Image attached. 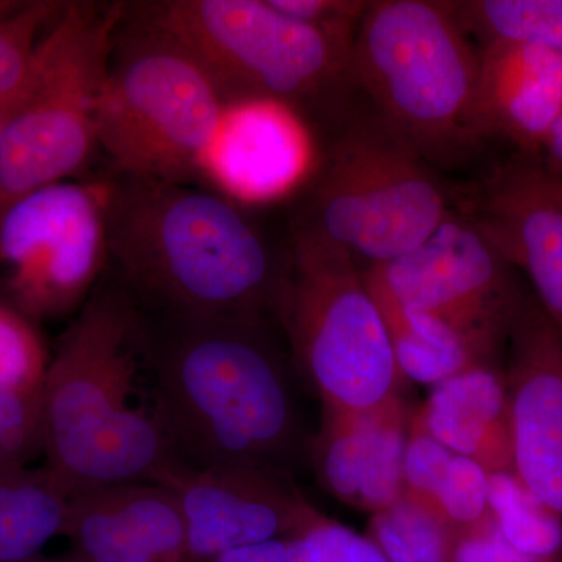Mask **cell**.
I'll return each instance as SVG.
<instances>
[{
	"label": "cell",
	"instance_id": "1",
	"mask_svg": "<svg viewBox=\"0 0 562 562\" xmlns=\"http://www.w3.org/2000/svg\"><path fill=\"white\" fill-rule=\"evenodd\" d=\"M105 276L143 313L276 317L283 260L228 192L109 173Z\"/></svg>",
	"mask_w": 562,
	"mask_h": 562
},
{
	"label": "cell",
	"instance_id": "2",
	"mask_svg": "<svg viewBox=\"0 0 562 562\" xmlns=\"http://www.w3.org/2000/svg\"><path fill=\"white\" fill-rule=\"evenodd\" d=\"M139 316L155 409L180 460L290 473L302 446L301 419L266 321Z\"/></svg>",
	"mask_w": 562,
	"mask_h": 562
},
{
	"label": "cell",
	"instance_id": "3",
	"mask_svg": "<svg viewBox=\"0 0 562 562\" xmlns=\"http://www.w3.org/2000/svg\"><path fill=\"white\" fill-rule=\"evenodd\" d=\"M143 369L138 308L103 276L61 336L41 395L46 469L70 497L155 483L181 461L157 409L132 405Z\"/></svg>",
	"mask_w": 562,
	"mask_h": 562
},
{
	"label": "cell",
	"instance_id": "4",
	"mask_svg": "<svg viewBox=\"0 0 562 562\" xmlns=\"http://www.w3.org/2000/svg\"><path fill=\"white\" fill-rule=\"evenodd\" d=\"M479 70L480 50L453 2L431 0L369 3L347 63L383 124L425 160L454 157L479 140Z\"/></svg>",
	"mask_w": 562,
	"mask_h": 562
},
{
	"label": "cell",
	"instance_id": "5",
	"mask_svg": "<svg viewBox=\"0 0 562 562\" xmlns=\"http://www.w3.org/2000/svg\"><path fill=\"white\" fill-rule=\"evenodd\" d=\"M228 106L190 52L125 2L98 110L110 173L201 180Z\"/></svg>",
	"mask_w": 562,
	"mask_h": 562
},
{
	"label": "cell",
	"instance_id": "6",
	"mask_svg": "<svg viewBox=\"0 0 562 562\" xmlns=\"http://www.w3.org/2000/svg\"><path fill=\"white\" fill-rule=\"evenodd\" d=\"M125 2H68L0 133V216L72 179L98 150V110Z\"/></svg>",
	"mask_w": 562,
	"mask_h": 562
},
{
	"label": "cell",
	"instance_id": "7",
	"mask_svg": "<svg viewBox=\"0 0 562 562\" xmlns=\"http://www.w3.org/2000/svg\"><path fill=\"white\" fill-rule=\"evenodd\" d=\"M276 319L322 406L366 412L401 395L379 303L346 250L291 235Z\"/></svg>",
	"mask_w": 562,
	"mask_h": 562
},
{
	"label": "cell",
	"instance_id": "8",
	"mask_svg": "<svg viewBox=\"0 0 562 562\" xmlns=\"http://www.w3.org/2000/svg\"><path fill=\"white\" fill-rule=\"evenodd\" d=\"M128 9L190 52L228 109L273 103L294 113L347 72L349 46L271 0H150Z\"/></svg>",
	"mask_w": 562,
	"mask_h": 562
},
{
	"label": "cell",
	"instance_id": "9",
	"mask_svg": "<svg viewBox=\"0 0 562 562\" xmlns=\"http://www.w3.org/2000/svg\"><path fill=\"white\" fill-rule=\"evenodd\" d=\"M308 194L292 235L331 244L371 266L416 249L450 214L425 158L383 122L339 139Z\"/></svg>",
	"mask_w": 562,
	"mask_h": 562
},
{
	"label": "cell",
	"instance_id": "10",
	"mask_svg": "<svg viewBox=\"0 0 562 562\" xmlns=\"http://www.w3.org/2000/svg\"><path fill=\"white\" fill-rule=\"evenodd\" d=\"M106 261L105 179L58 181L0 216V290L29 319L79 313Z\"/></svg>",
	"mask_w": 562,
	"mask_h": 562
},
{
	"label": "cell",
	"instance_id": "11",
	"mask_svg": "<svg viewBox=\"0 0 562 562\" xmlns=\"http://www.w3.org/2000/svg\"><path fill=\"white\" fill-rule=\"evenodd\" d=\"M513 266L472 220L447 217L416 249L364 271L369 286L460 331L494 364L527 295Z\"/></svg>",
	"mask_w": 562,
	"mask_h": 562
},
{
	"label": "cell",
	"instance_id": "12",
	"mask_svg": "<svg viewBox=\"0 0 562 562\" xmlns=\"http://www.w3.org/2000/svg\"><path fill=\"white\" fill-rule=\"evenodd\" d=\"M155 484L179 505L188 562H211L231 550L283 539L312 506L290 473L271 469L194 468L180 461Z\"/></svg>",
	"mask_w": 562,
	"mask_h": 562
},
{
	"label": "cell",
	"instance_id": "13",
	"mask_svg": "<svg viewBox=\"0 0 562 562\" xmlns=\"http://www.w3.org/2000/svg\"><path fill=\"white\" fill-rule=\"evenodd\" d=\"M508 342L513 472L562 520V333L527 297Z\"/></svg>",
	"mask_w": 562,
	"mask_h": 562
},
{
	"label": "cell",
	"instance_id": "14",
	"mask_svg": "<svg viewBox=\"0 0 562 562\" xmlns=\"http://www.w3.org/2000/svg\"><path fill=\"white\" fill-rule=\"evenodd\" d=\"M472 221L527 273L562 333V180L535 158L503 166L480 190Z\"/></svg>",
	"mask_w": 562,
	"mask_h": 562
},
{
	"label": "cell",
	"instance_id": "15",
	"mask_svg": "<svg viewBox=\"0 0 562 562\" xmlns=\"http://www.w3.org/2000/svg\"><path fill=\"white\" fill-rule=\"evenodd\" d=\"M409 419L401 395L366 412L322 406L312 449L321 486L346 505L372 514L401 502Z\"/></svg>",
	"mask_w": 562,
	"mask_h": 562
},
{
	"label": "cell",
	"instance_id": "16",
	"mask_svg": "<svg viewBox=\"0 0 562 562\" xmlns=\"http://www.w3.org/2000/svg\"><path fill=\"white\" fill-rule=\"evenodd\" d=\"M65 536L83 562H188L183 517L160 484H121L72 495Z\"/></svg>",
	"mask_w": 562,
	"mask_h": 562
},
{
	"label": "cell",
	"instance_id": "17",
	"mask_svg": "<svg viewBox=\"0 0 562 562\" xmlns=\"http://www.w3.org/2000/svg\"><path fill=\"white\" fill-rule=\"evenodd\" d=\"M479 50L473 105L479 139L502 136L536 160L561 109L562 54L503 43Z\"/></svg>",
	"mask_w": 562,
	"mask_h": 562
},
{
	"label": "cell",
	"instance_id": "18",
	"mask_svg": "<svg viewBox=\"0 0 562 562\" xmlns=\"http://www.w3.org/2000/svg\"><path fill=\"white\" fill-rule=\"evenodd\" d=\"M305 150L294 113L273 103H243L225 114L205 171L236 198H272L297 179Z\"/></svg>",
	"mask_w": 562,
	"mask_h": 562
},
{
	"label": "cell",
	"instance_id": "19",
	"mask_svg": "<svg viewBox=\"0 0 562 562\" xmlns=\"http://www.w3.org/2000/svg\"><path fill=\"white\" fill-rule=\"evenodd\" d=\"M412 420L487 473L513 472L508 384L494 364L475 366L432 386Z\"/></svg>",
	"mask_w": 562,
	"mask_h": 562
},
{
	"label": "cell",
	"instance_id": "20",
	"mask_svg": "<svg viewBox=\"0 0 562 562\" xmlns=\"http://www.w3.org/2000/svg\"><path fill=\"white\" fill-rule=\"evenodd\" d=\"M69 503V492L46 468H0V562L31 560L65 536Z\"/></svg>",
	"mask_w": 562,
	"mask_h": 562
},
{
	"label": "cell",
	"instance_id": "21",
	"mask_svg": "<svg viewBox=\"0 0 562 562\" xmlns=\"http://www.w3.org/2000/svg\"><path fill=\"white\" fill-rule=\"evenodd\" d=\"M368 288L379 303L403 379L436 386L475 366L492 364L452 325L430 313L403 306L369 284Z\"/></svg>",
	"mask_w": 562,
	"mask_h": 562
},
{
	"label": "cell",
	"instance_id": "22",
	"mask_svg": "<svg viewBox=\"0 0 562 562\" xmlns=\"http://www.w3.org/2000/svg\"><path fill=\"white\" fill-rule=\"evenodd\" d=\"M453 9L482 46L520 44L562 54V0H469Z\"/></svg>",
	"mask_w": 562,
	"mask_h": 562
},
{
	"label": "cell",
	"instance_id": "23",
	"mask_svg": "<svg viewBox=\"0 0 562 562\" xmlns=\"http://www.w3.org/2000/svg\"><path fill=\"white\" fill-rule=\"evenodd\" d=\"M490 509L514 549L547 560L562 547V520L542 505L513 472L490 473Z\"/></svg>",
	"mask_w": 562,
	"mask_h": 562
},
{
	"label": "cell",
	"instance_id": "24",
	"mask_svg": "<svg viewBox=\"0 0 562 562\" xmlns=\"http://www.w3.org/2000/svg\"><path fill=\"white\" fill-rule=\"evenodd\" d=\"M368 536L391 562H454L453 531L405 498L372 514Z\"/></svg>",
	"mask_w": 562,
	"mask_h": 562
},
{
	"label": "cell",
	"instance_id": "25",
	"mask_svg": "<svg viewBox=\"0 0 562 562\" xmlns=\"http://www.w3.org/2000/svg\"><path fill=\"white\" fill-rule=\"evenodd\" d=\"M66 7L60 0H31L21 13L0 20V109L20 98L41 44Z\"/></svg>",
	"mask_w": 562,
	"mask_h": 562
},
{
	"label": "cell",
	"instance_id": "26",
	"mask_svg": "<svg viewBox=\"0 0 562 562\" xmlns=\"http://www.w3.org/2000/svg\"><path fill=\"white\" fill-rule=\"evenodd\" d=\"M281 541L288 562H391L368 535L336 522L313 505Z\"/></svg>",
	"mask_w": 562,
	"mask_h": 562
},
{
	"label": "cell",
	"instance_id": "27",
	"mask_svg": "<svg viewBox=\"0 0 562 562\" xmlns=\"http://www.w3.org/2000/svg\"><path fill=\"white\" fill-rule=\"evenodd\" d=\"M50 358L32 321L0 302V390L43 394Z\"/></svg>",
	"mask_w": 562,
	"mask_h": 562
},
{
	"label": "cell",
	"instance_id": "28",
	"mask_svg": "<svg viewBox=\"0 0 562 562\" xmlns=\"http://www.w3.org/2000/svg\"><path fill=\"white\" fill-rule=\"evenodd\" d=\"M453 454L409 419L408 439L403 453L402 498L439 519L438 494Z\"/></svg>",
	"mask_w": 562,
	"mask_h": 562
},
{
	"label": "cell",
	"instance_id": "29",
	"mask_svg": "<svg viewBox=\"0 0 562 562\" xmlns=\"http://www.w3.org/2000/svg\"><path fill=\"white\" fill-rule=\"evenodd\" d=\"M438 513L453 532L486 519L491 514L490 473L475 461L453 454L439 490Z\"/></svg>",
	"mask_w": 562,
	"mask_h": 562
},
{
	"label": "cell",
	"instance_id": "30",
	"mask_svg": "<svg viewBox=\"0 0 562 562\" xmlns=\"http://www.w3.org/2000/svg\"><path fill=\"white\" fill-rule=\"evenodd\" d=\"M41 395L0 390V468L25 465L43 450Z\"/></svg>",
	"mask_w": 562,
	"mask_h": 562
},
{
	"label": "cell",
	"instance_id": "31",
	"mask_svg": "<svg viewBox=\"0 0 562 562\" xmlns=\"http://www.w3.org/2000/svg\"><path fill=\"white\" fill-rule=\"evenodd\" d=\"M271 3L281 13L319 29L351 47L355 32L371 2H361V0H271Z\"/></svg>",
	"mask_w": 562,
	"mask_h": 562
},
{
	"label": "cell",
	"instance_id": "32",
	"mask_svg": "<svg viewBox=\"0 0 562 562\" xmlns=\"http://www.w3.org/2000/svg\"><path fill=\"white\" fill-rule=\"evenodd\" d=\"M454 562H542L514 549L492 514L482 522L453 532Z\"/></svg>",
	"mask_w": 562,
	"mask_h": 562
},
{
	"label": "cell",
	"instance_id": "33",
	"mask_svg": "<svg viewBox=\"0 0 562 562\" xmlns=\"http://www.w3.org/2000/svg\"><path fill=\"white\" fill-rule=\"evenodd\" d=\"M211 562H288L286 547L281 539L231 550Z\"/></svg>",
	"mask_w": 562,
	"mask_h": 562
},
{
	"label": "cell",
	"instance_id": "34",
	"mask_svg": "<svg viewBox=\"0 0 562 562\" xmlns=\"http://www.w3.org/2000/svg\"><path fill=\"white\" fill-rule=\"evenodd\" d=\"M541 155L543 160L539 162L546 168V171L562 180V103L549 136L543 143Z\"/></svg>",
	"mask_w": 562,
	"mask_h": 562
},
{
	"label": "cell",
	"instance_id": "35",
	"mask_svg": "<svg viewBox=\"0 0 562 562\" xmlns=\"http://www.w3.org/2000/svg\"><path fill=\"white\" fill-rule=\"evenodd\" d=\"M20 562H83L80 560L79 554L76 552H72L70 550L69 553L60 554V557L55 558H43V557H35L31 558V560L20 561Z\"/></svg>",
	"mask_w": 562,
	"mask_h": 562
},
{
	"label": "cell",
	"instance_id": "36",
	"mask_svg": "<svg viewBox=\"0 0 562 562\" xmlns=\"http://www.w3.org/2000/svg\"><path fill=\"white\" fill-rule=\"evenodd\" d=\"M11 106L13 105L5 106V109H0V133H2L3 125H5L7 117H9Z\"/></svg>",
	"mask_w": 562,
	"mask_h": 562
}]
</instances>
